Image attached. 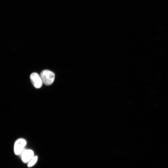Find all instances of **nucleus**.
Instances as JSON below:
<instances>
[{"instance_id": "f257e3e1", "label": "nucleus", "mask_w": 168, "mask_h": 168, "mask_svg": "<svg viewBox=\"0 0 168 168\" xmlns=\"http://www.w3.org/2000/svg\"><path fill=\"white\" fill-rule=\"evenodd\" d=\"M40 76L43 83L47 86L52 85L55 78L54 73L48 70H45L42 71Z\"/></svg>"}, {"instance_id": "7ed1b4c3", "label": "nucleus", "mask_w": 168, "mask_h": 168, "mask_svg": "<svg viewBox=\"0 0 168 168\" xmlns=\"http://www.w3.org/2000/svg\"><path fill=\"white\" fill-rule=\"evenodd\" d=\"M30 78L33 85L35 88L38 89L42 87L43 83L40 76L37 73H32L30 75Z\"/></svg>"}, {"instance_id": "20e7f679", "label": "nucleus", "mask_w": 168, "mask_h": 168, "mask_svg": "<svg viewBox=\"0 0 168 168\" xmlns=\"http://www.w3.org/2000/svg\"><path fill=\"white\" fill-rule=\"evenodd\" d=\"M34 157V152L30 149L25 150L21 153L22 160L25 163H28Z\"/></svg>"}, {"instance_id": "39448f33", "label": "nucleus", "mask_w": 168, "mask_h": 168, "mask_svg": "<svg viewBox=\"0 0 168 168\" xmlns=\"http://www.w3.org/2000/svg\"><path fill=\"white\" fill-rule=\"evenodd\" d=\"M37 159V157L34 156L28 163V166L31 167L33 166L36 162Z\"/></svg>"}, {"instance_id": "f03ea898", "label": "nucleus", "mask_w": 168, "mask_h": 168, "mask_svg": "<svg viewBox=\"0 0 168 168\" xmlns=\"http://www.w3.org/2000/svg\"><path fill=\"white\" fill-rule=\"evenodd\" d=\"M27 145V141L24 139L20 138L15 142L14 146V151L16 155L21 154L24 150V149Z\"/></svg>"}]
</instances>
